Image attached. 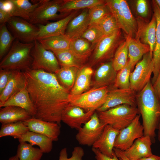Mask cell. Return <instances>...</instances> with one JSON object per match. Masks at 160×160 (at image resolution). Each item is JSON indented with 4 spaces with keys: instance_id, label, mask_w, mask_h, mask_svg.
Returning a JSON list of instances; mask_svg holds the SVG:
<instances>
[{
    "instance_id": "obj_7",
    "label": "cell",
    "mask_w": 160,
    "mask_h": 160,
    "mask_svg": "<svg viewBox=\"0 0 160 160\" xmlns=\"http://www.w3.org/2000/svg\"><path fill=\"white\" fill-rule=\"evenodd\" d=\"M109 89L106 87L92 88L80 95H71L70 103L86 111H96L105 102Z\"/></svg>"
},
{
    "instance_id": "obj_49",
    "label": "cell",
    "mask_w": 160,
    "mask_h": 160,
    "mask_svg": "<svg viewBox=\"0 0 160 160\" xmlns=\"http://www.w3.org/2000/svg\"><path fill=\"white\" fill-rule=\"evenodd\" d=\"M152 86L155 95L160 100V70L157 77Z\"/></svg>"
},
{
    "instance_id": "obj_40",
    "label": "cell",
    "mask_w": 160,
    "mask_h": 160,
    "mask_svg": "<svg viewBox=\"0 0 160 160\" xmlns=\"http://www.w3.org/2000/svg\"><path fill=\"white\" fill-rule=\"evenodd\" d=\"M95 24L100 29L105 36L111 35L121 30L111 13L106 15Z\"/></svg>"
},
{
    "instance_id": "obj_29",
    "label": "cell",
    "mask_w": 160,
    "mask_h": 160,
    "mask_svg": "<svg viewBox=\"0 0 160 160\" xmlns=\"http://www.w3.org/2000/svg\"><path fill=\"white\" fill-rule=\"evenodd\" d=\"M12 7L10 14L11 17L22 18L29 21L30 15L35 9L42 2L39 0L33 4L28 0H10Z\"/></svg>"
},
{
    "instance_id": "obj_20",
    "label": "cell",
    "mask_w": 160,
    "mask_h": 160,
    "mask_svg": "<svg viewBox=\"0 0 160 160\" xmlns=\"http://www.w3.org/2000/svg\"><path fill=\"white\" fill-rule=\"evenodd\" d=\"M120 131L110 125H105L101 135L93 145L92 148L98 149L107 156L113 157L115 142Z\"/></svg>"
},
{
    "instance_id": "obj_30",
    "label": "cell",
    "mask_w": 160,
    "mask_h": 160,
    "mask_svg": "<svg viewBox=\"0 0 160 160\" xmlns=\"http://www.w3.org/2000/svg\"><path fill=\"white\" fill-rule=\"evenodd\" d=\"M60 67H73L80 68L87 59L77 55L70 49L55 52Z\"/></svg>"
},
{
    "instance_id": "obj_13",
    "label": "cell",
    "mask_w": 160,
    "mask_h": 160,
    "mask_svg": "<svg viewBox=\"0 0 160 160\" xmlns=\"http://www.w3.org/2000/svg\"><path fill=\"white\" fill-rule=\"evenodd\" d=\"M140 114H138L129 125L120 131L116 139L114 148L124 151L136 139L144 136V128L140 121Z\"/></svg>"
},
{
    "instance_id": "obj_11",
    "label": "cell",
    "mask_w": 160,
    "mask_h": 160,
    "mask_svg": "<svg viewBox=\"0 0 160 160\" xmlns=\"http://www.w3.org/2000/svg\"><path fill=\"white\" fill-rule=\"evenodd\" d=\"M105 125L95 111L90 119L78 130L76 139L81 145L92 146L100 136Z\"/></svg>"
},
{
    "instance_id": "obj_9",
    "label": "cell",
    "mask_w": 160,
    "mask_h": 160,
    "mask_svg": "<svg viewBox=\"0 0 160 160\" xmlns=\"http://www.w3.org/2000/svg\"><path fill=\"white\" fill-rule=\"evenodd\" d=\"M153 70V55L149 52L137 63L130 76V88L136 92L141 91L150 81Z\"/></svg>"
},
{
    "instance_id": "obj_4",
    "label": "cell",
    "mask_w": 160,
    "mask_h": 160,
    "mask_svg": "<svg viewBox=\"0 0 160 160\" xmlns=\"http://www.w3.org/2000/svg\"><path fill=\"white\" fill-rule=\"evenodd\" d=\"M97 112L100 120L105 125H110L119 131L129 125L139 114L137 107L127 104Z\"/></svg>"
},
{
    "instance_id": "obj_21",
    "label": "cell",
    "mask_w": 160,
    "mask_h": 160,
    "mask_svg": "<svg viewBox=\"0 0 160 160\" xmlns=\"http://www.w3.org/2000/svg\"><path fill=\"white\" fill-rule=\"evenodd\" d=\"M90 24L88 9L73 18L67 26L65 34L71 40L80 38L87 29Z\"/></svg>"
},
{
    "instance_id": "obj_28",
    "label": "cell",
    "mask_w": 160,
    "mask_h": 160,
    "mask_svg": "<svg viewBox=\"0 0 160 160\" xmlns=\"http://www.w3.org/2000/svg\"><path fill=\"white\" fill-rule=\"evenodd\" d=\"M19 143L28 142L32 145H37L43 153L50 152L53 147V141L42 135L29 131L16 137Z\"/></svg>"
},
{
    "instance_id": "obj_24",
    "label": "cell",
    "mask_w": 160,
    "mask_h": 160,
    "mask_svg": "<svg viewBox=\"0 0 160 160\" xmlns=\"http://www.w3.org/2000/svg\"><path fill=\"white\" fill-rule=\"evenodd\" d=\"M9 106H14L23 108L32 117H34L36 115L35 110L26 87L11 96L1 107Z\"/></svg>"
},
{
    "instance_id": "obj_15",
    "label": "cell",
    "mask_w": 160,
    "mask_h": 160,
    "mask_svg": "<svg viewBox=\"0 0 160 160\" xmlns=\"http://www.w3.org/2000/svg\"><path fill=\"white\" fill-rule=\"evenodd\" d=\"M95 111H86L81 108L70 103L62 113L61 121L71 129L78 130L90 119Z\"/></svg>"
},
{
    "instance_id": "obj_35",
    "label": "cell",
    "mask_w": 160,
    "mask_h": 160,
    "mask_svg": "<svg viewBox=\"0 0 160 160\" xmlns=\"http://www.w3.org/2000/svg\"><path fill=\"white\" fill-rule=\"evenodd\" d=\"M132 36L128 35L117 48L112 60L113 67L117 71L124 67L128 60V45Z\"/></svg>"
},
{
    "instance_id": "obj_8",
    "label": "cell",
    "mask_w": 160,
    "mask_h": 160,
    "mask_svg": "<svg viewBox=\"0 0 160 160\" xmlns=\"http://www.w3.org/2000/svg\"><path fill=\"white\" fill-rule=\"evenodd\" d=\"M33 43L31 52L32 61L31 69L55 73L60 67L55 54L45 49L37 40Z\"/></svg>"
},
{
    "instance_id": "obj_25",
    "label": "cell",
    "mask_w": 160,
    "mask_h": 160,
    "mask_svg": "<svg viewBox=\"0 0 160 160\" xmlns=\"http://www.w3.org/2000/svg\"><path fill=\"white\" fill-rule=\"evenodd\" d=\"M93 72L92 67L88 65L79 68L74 85L70 91L71 95H80L89 90Z\"/></svg>"
},
{
    "instance_id": "obj_27",
    "label": "cell",
    "mask_w": 160,
    "mask_h": 160,
    "mask_svg": "<svg viewBox=\"0 0 160 160\" xmlns=\"http://www.w3.org/2000/svg\"><path fill=\"white\" fill-rule=\"evenodd\" d=\"M152 6L157 22L156 43L153 53V70L152 83L156 81L160 70V8L155 0H153Z\"/></svg>"
},
{
    "instance_id": "obj_56",
    "label": "cell",
    "mask_w": 160,
    "mask_h": 160,
    "mask_svg": "<svg viewBox=\"0 0 160 160\" xmlns=\"http://www.w3.org/2000/svg\"><path fill=\"white\" fill-rule=\"evenodd\" d=\"M159 160H160V156H159Z\"/></svg>"
},
{
    "instance_id": "obj_22",
    "label": "cell",
    "mask_w": 160,
    "mask_h": 160,
    "mask_svg": "<svg viewBox=\"0 0 160 160\" xmlns=\"http://www.w3.org/2000/svg\"><path fill=\"white\" fill-rule=\"evenodd\" d=\"M152 141L148 135L136 139L131 146L123 151L125 155L130 160H138L149 157L153 154L151 148Z\"/></svg>"
},
{
    "instance_id": "obj_2",
    "label": "cell",
    "mask_w": 160,
    "mask_h": 160,
    "mask_svg": "<svg viewBox=\"0 0 160 160\" xmlns=\"http://www.w3.org/2000/svg\"><path fill=\"white\" fill-rule=\"evenodd\" d=\"M136 102L142 118L144 136H149L153 142L156 129L160 124V100L155 95L150 81L136 95Z\"/></svg>"
},
{
    "instance_id": "obj_53",
    "label": "cell",
    "mask_w": 160,
    "mask_h": 160,
    "mask_svg": "<svg viewBox=\"0 0 160 160\" xmlns=\"http://www.w3.org/2000/svg\"><path fill=\"white\" fill-rule=\"evenodd\" d=\"M8 160H19V159L16 154L14 156L10 157Z\"/></svg>"
},
{
    "instance_id": "obj_17",
    "label": "cell",
    "mask_w": 160,
    "mask_h": 160,
    "mask_svg": "<svg viewBox=\"0 0 160 160\" xmlns=\"http://www.w3.org/2000/svg\"><path fill=\"white\" fill-rule=\"evenodd\" d=\"M23 122L28 128L29 131L45 135L53 141L58 140L60 133V125L58 124L33 117Z\"/></svg>"
},
{
    "instance_id": "obj_39",
    "label": "cell",
    "mask_w": 160,
    "mask_h": 160,
    "mask_svg": "<svg viewBox=\"0 0 160 160\" xmlns=\"http://www.w3.org/2000/svg\"><path fill=\"white\" fill-rule=\"evenodd\" d=\"M16 39L6 24L0 26V59L7 54Z\"/></svg>"
},
{
    "instance_id": "obj_1",
    "label": "cell",
    "mask_w": 160,
    "mask_h": 160,
    "mask_svg": "<svg viewBox=\"0 0 160 160\" xmlns=\"http://www.w3.org/2000/svg\"><path fill=\"white\" fill-rule=\"evenodd\" d=\"M23 72L34 118L60 125L62 113L70 103V91L60 84L55 73L31 69Z\"/></svg>"
},
{
    "instance_id": "obj_48",
    "label": "cell",
    "mask_w": 160,
    "mask_h": 160,
    "mask_svg": "<svg viewBox=\"0 0 160 160\" xmlns=\"http://www.w3.org/2000/svg\"><path fill=\"white\" fill-rule=\"evenodd\" d=\"M12 7L10 0H0V10L10 13Z\"/></svg>"
},
{
    "instance_id": "obj_19",
    "label": "cell",
    "mask_w": 160,
    "mask_h": 160,
    "mask_svg": "<svg viewBox=\"0 0 160 160\" xmlns=\"http://www.w3.org/2000/svg\"><path fill=\"white\" fill-rule=\"evenodd\" d=\"M77 13L78 11H73L65 17L57 21L47 23L44 25H38L39 31L36 40L51 36L65 34L68 24L76 16Z\"/></svg>"
},
{
    "instance_id": "obj_32",
    "label": "cell",
    "mask_w": 160,
    "mask_h": 160,
    "mask_svg": "<svg viewBox=\"0 0 160 160\" xmlns=\"http://www.w3.org/2000/svg\"><path fill=\"white\" fill-rule=\"evenodd\" d=\"M150 52L149 46L141 42L138 39L133 38L128 45V60L131 63L132 69L139 60L145 54Z\"/></svg>"
},
{
    "instance_id": "obj_47",
    "label": "cell",
    "mask_w": 160,
    "mask_h": 160,
    "mask_svg": "<svg viewBox=\"0 0 160 160\" xmlns=\"http://www.w3.org/2000/svg\"><path fill=\"white\" fill-rule=\"evenodd\" d=\"M92 151L95 155V160H122L116 156L114 152L113 157L111 158L104 155L97 149L92 148Z\"/></svg>"
},
{
    "instance_id": "obj_26",
    "label": "cell",
    "mask_w": 160,
    "mask_h": 160,
    "mask_svg": "<svg viewBox=\"0 0 160 160\" xmlns=\"http://www.w3.org/2000/svg\"><path fill=\"white\" fill-rule=\"evenodd\" d=\"M32 117L26 110L17 106H6L0 110V122L2 124L23 122Z\"/></svg>"
},
{
    "instance_id": "obj_51",
    "label": "cell",
    "mask_w": 160,
    "mask_h": 160,
    "mask_svg": "<svg viewBox=\"0 0 160 160\" xmlns=\"http://www.w3.org/2000/svg\"><path fill=\"white\" fill-rule=\"evenodd\" d=\"M113 150L116 156L122 160H130L125 155L123 151L115 148Z\"/></svg>"
},
{
    "instance_id": "obj_43",
    "label": "cell",
    "mask_w": 160,
    "mask_h": 160,
    "mask_svg": "<svg viewBox=\"0 0 160 160\" xmlns=\"http://www.w3.org/2000/svg\"><path fill=\"white\" fill-rule=\"evenodd\" d=\"M105 3L99 4L88 9L89 25L95 23L106 15L111 13Z\"/></svg>"
},
{
    "instance_id": "obj_18",
    "label": "cell",
    "mask_w": 160,
    "mask_h": 160,
    "mask_svg": "<svg viewBox=\"0 0 160 160\" xmlns=\"http://www.w3.org/2000/svg\"><path fill=\"white\" fill-rule=\"evenodd\" d=\"M117 72L113 67L112 60L101 63L95 72L92 88L113 86Z\"/></svg>"
},
{
    "instance_id": "obj_23",
    "label": "cell",
    "mask_w": 160,
    "mask_h": 160,
    "mask_svg": "<svg viewBox=\"0 0 160 160\" xmlns=\"http://www.w3.org/2000/svg\"><path fill=\"white\" fill-rule=\"evenodd\" d=\"M26 80L23 71H14L12 75L4 90L0 94V107L17 92L26 87Z\"/></svg>"
},
{
    "instance_id": "obj_54",
    "label": "cell",
    "mask_w": 160,
    "mask_h": 160,
    "mask_svg": "<svg viewBox=\"0 0 160 160\" xmlns=\"http://www.w3.org/2000/svg\"><path fill=\"white\" fill-rule=\"evenodd\" d=\"M158 137L159 140L160 142V123L159 124L158 127Z\"/></svg>"
},
{
    "instance_id": "obj_52",
    "label": "cell",
    "mask_w": 160,
    "mask_h": 160,
    "mask_svg": "<svg viewBox=\"0 0 160 160\" xmlns=\"http://www.w3.org/2000/svg\"><path fill=\"white\" fill-rule=\"evenodd\" d=\"M138 160H159V156L152 154L149 157L142 158Z\"/></svg>"
},
{
    "instance_id": "obj_6",
    "label": "cell",
    "mask_w": 160,
    "mask_h": 160,
    "mask_svg": "<svg viewBox=\"0 0 160 160\" xmlns=\"http://www.w3.org/2000/svg\"><path fill=\"white\" fill-rule=\"evenodd\" d=\"M124 41L122 39L121 30L111 35L104 37L95 47L88 65L92 67L111 59Z\"/></svg>"
},
{
    "instance_id": "obj_31",
    "label": "cell",
    "mask_w": 160,
    "mask_h": 160,
    "mask_svg": "<svg viewBox=\"0 0 160 160\" xmlns=\"http://www.w3.org/2000/svg\"><path fill=\"white\" fill-rule=\"evenodd\" d=\"M37 40L45 49L53 52L69 49L71 41L65 34L49 36Z\"/></svg>"
},
{
    "instance_id": "obj_33",
    "label": "cell",
    "mask_w": 160,
    "mask_h": 160,
    "mask_svg": "<svg viewBox=\"0 0 160 160\" xmlns=\"http://www.w3.org/2000/svg\"><path fill=\"white\" fill-rule=\"evenodd\" d=\"M80 68L60 67L55 73L60 84L70 91L73 87Z\"/></svg>"
},
{
    "instance_id": "obj_34",
    "label": "cell",
    "mask_w": 160,
    "mask_h": 160,
    "mask_svg": "<svg viewBox=\"0 0 160 160\" xmlns=\"http://www.w3.org/2000/svg\"><path fill=\"white\" fill-rule=\"evenodd\" d=\"M105 2L103 0H63L59 12L63 15L71 11L89 9Z\"/></svg>"
},
{
    "instance_id": "obj_42",
    "label": "cell",
    "mask_w": 160,
    "mask_h": 160,
    "mask_svg": "<svg viewBox=\"0 0 160 160\" xmlns=\"http://www.w3.org/2000/svg\"><path fill=\"white\" fill-rule=\"evenodd\" d=\"M105 36L100 29L94 24L89 25L81 37L86 39L95 48L98 43Z\"/></svg>"
},
{
    "instance_id": "obj_45",
    "label": "cell",
    "mask_w": 160,
    "mask_h": 160,
    "mask_svg": "<svg viewBox=\"0 0 160 160\" xmlns=\"http://www.w3.org/2000/svg\"><path fill=\"white\" fill-rule=\"evenodd\" d=\"M14 71L0 69V94L4 89L11 78Z\"/></svg>"
},
{
    "instance_id": "obj_12",
    "label": "cell",
    "mask_w": 160,
    "mask_h": 160,
    "mask_svg": "<svg viewBox=\"0 0 160 160\" xmlns=\"http://www.w3.org/2000/svg\"><path fill=\"white\" fill-rule=\"evenodd\" d=\"M63 0H42L31 14L29 22L31 23L44 25L49 20L61 17L59 12Z\"/></svg>"
},
{
    "instance_id": "obj_3",
    "label": "cell",
    "mask_w": 160,
    "mask_h": 160,
    "mask_svg": "<svg viewBox=\"0 0 160 160\" xmlns=\"http://www.w3.org/2000/svg\"><path fill=\"white\" fill-rule=\"evenodd\" d=\"M34 43H23L14 41L10 49L0 63V69L24 71L31 68V51Z\"/></svg>"
},
{
    "instance_id": "obj_44",
    "label": "cell",
    "mask_w": 160,
    "mask_h": 160,
    "mask_svg": "<svg viewBox=\"0 0 160 160\" xmlns=\"http://www.w3.org/2000/svg\"><path fill=\"white\" fill-rule=\"evenodd\" d=\"M84 153L83 148L80 146L74 147L70 158L68 157L67 149L65 148L62 149L59 153V160H83Z\"/></svg>"
},
{
    "instance_id": "obj_38",
    "label": "cell",
    "mask_w": 160,
    "mask_h": 160,
    "mask_svg": "<svg viewBox=\"0 0 160 160\" xmlns=\"http://www.w3.org/2000/svg\"><path fill=\"white\" fill-rule=\"evenodd\" d=\"M29 131L28 128L23 121L3 124L0 130V137L11 136L16 139Z\"/></svg>"
},
{
    "instance_id": "obj_16",
    "label": "cell",
    "mask_w": 160,
    "mask_h": 160,
    "mask_svg": "<svg viewBox=\"0 0 160 160\" xmlns=\"http://www.w3.org/2000/svg\"><path fill=\"white\" fill-rule=\"evenodd\" d=\"M136 20L137 28L135 38L139 39L142 43L148 45L150 48V53L153 55L156 43V17L153 14L149 23L140 17H138Z\"/></svg>"
},
{
    "instance_id": "obj_36",
    "label": "cell",
    "mask_w": 160,
    "mask_h": 160,
    "mask_svg": "<svg viewBox=\"0 0 160 160\" xmlns=\"http://www.w3.org/2000/svg\"><path fill=\"white\" fill-rule=\"evenodd\" d=\"M44 153L38 148L27 142L20 143L17 154L19 160H40Z\"/></svg>"
},
{
    "instance_id": "obj_37",
    "label": "cell",
    "mask_w": 160,
    "mask_h": 160,
    "mask_svg": "<svg viewBox=\"0 0 160 160\" xmlns=\"http://www.w3.org/2000/svg\"><path fill=\"white\" fill-rule=\"evenodd\" d=\"M95 47L86 39L79 38L71 40L69 49L77 55L87 59Z\"/></svg>"
},
{
    "instance_id": "obj_5",
    "label": "cell",
    "mask_w": 160,
    "mask_h": 160,
    "mask_svg": "<svg viewBox=\"0 0 160 160\" xmlns=\"http://www.w3.org/2000/svg\"><path fill=\"white\" fill-rule=\"evenodd\" d=\"M105 3L115 18L118 26L127 35L136 34L137 23L125 0H106Z\"/></svg>"
},
{
    "instance_id": "obj_41",
    "label": "cell",
    "mask_w": 160,
    "mask_h": 160,
    "mask_svg": "<svg viewBox=\"0 0 160 160\" xmlns=\"http://www.w3.org/2000/svg\"><path fill=\"white\" fill-rule=\"evenodd\" d=\"M132 70V64L128 60L126 66L117 73L113 88L121 89L130 88V76Z\"/></svg>"
},
{
    "instance_id": "obj_50",
    "label": "cell",
    "mask_w": 160,
    "mask_h": 160,
    "mask_svg": "<svg viewBox=\"0 0 160 160\" xmlns=\"http://www.w3.org/2000/svg\"><path fill=\"white\" fill-rule=\"evenodd\" d=\"M11 17L9 13L0 10V26L6 24Z\"/></svg>"
},
{
    "instance_id": "obj_46",
    "label": "cell",
    "mask_w": 160,
    "mask_h": 160,
    "mask_svg": "<svg viewBox=\"0 0 160 160\" xmlns=\"http://www.w3.org/2000/svg\"><path fill=\"white\" fill-rule=\"evenodd\" d=\"M136 9L138 13L141 17H146L148 13V7L145 0H138L136 3Z\"/></svg>"
},
{
    "instance_id": "obj_10",
    "label": "cell",
    "mask_w": 160,
    "mask_h": 160,
    "mask_svg": "<svg viewBox=\"0 0 160 160\" xmlns=\"http://www.w3.org/2000/svg\"><path fill=\"white\" fill-rule=\"evenodd\" d=\"M7 27L15 38L23 43L33 42L39 31L38 27L22 18L12 17L7 23Z\"/></svg>"
},
{
    "instance_id": "obj_14",
    "label": "cell",
    "mask_w": 160,
    "mask_h": 160,
    "mask_svg": "<svg viewBox=\"0 0 160 160\" xmlns=\"http://www.w3.org/2000/svg\"><path fill=\"white\" fill-rule=\"evenodd\" d=\"M136 92L130 88L121 89L113 88L109 89L105 103L96 111H103L117 106L127 104L136 107Z\"/></svg>"
},
{
    "instance_id": "obj_55",
    "label": "cell",
    "mask_w": 160,
    "mask_h": 160,
    "mask_svg": "<svg viewBox=\"0 0 160 160\" xmlns=\"http://www.w3.org/2000/svg\"><path fill=\"white\" fill-rule=\"evenodd\" d=\"M155 1L160 8V0H155Z\"/></svg>"
}]
</instances>
